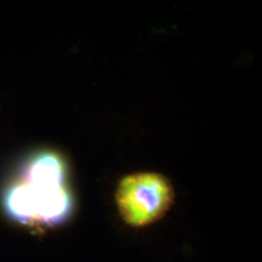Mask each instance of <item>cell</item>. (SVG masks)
I'll list each match as a JSON object with an SVG mask.
<instances>
[{
  "mask_svg": "<svg viewBox=\"0 0 262 262\" xmlns=\"http://www.w3.org/2000/svg\"><path fill=\"white\" fill-rule=\"evenodd\" d=\"M10 219L23 225L55 226L72 211V197L66 187L63 160L54 152H41L28 160L19 180L3 195Z\"/></svg>",
  "mask_w": 262,
  "mask_h": 262,
  "instance_id": "6da1fadb",
  "label": "cell"
},
{
  "mask_svg": "<svg viewBox=\"0 0 262 262\" xmlns=\"http://www.w3.org/2000/svg\"><path fill=\"white\" fill-rule=\"evenodd\" d=\"M174 193L170 183L156 173H139L122 180L117 203L123 221L141 227L159 221L171 207Z\"/></svg>",
  "mask_w": 262,
  "mask_h": 262,
  "instance_id": "7a4b0ae2",
  "label": "cell"
}]
</instances>
